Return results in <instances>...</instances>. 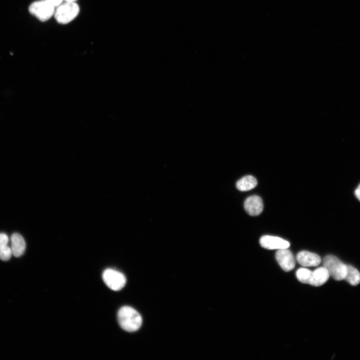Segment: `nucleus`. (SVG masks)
<instances>
[{
	"instance_id": "nucleus-5",
	"label": "nucleus",
	"mask_w": 360,
	"mask_h": 360,
	"mask_svg": "<svg viewBox=\"0 0 360 360\" xmlns=\"http://www.w3.org/2000/svg\"><path fill=\"white\" fill-rule=\"evenodd\" d=\"M102 280L108 288L114 291L122 289L126 284V278L124 275L112 268L104 270L102 275Z\"/></svg>"
},
{
	"instance_id": "nucleus-16",
	"label": "nucleus",
	"mask_w": 360,
	"mask_h": 360,
	"mask_svg": "<svg viewBox=\"0 0 360 360\" xmlns=\"http://www.w3.org/2000/svg\"><path fill=\"white\" fill-rule=\"evenodd\" d=\"M8 242V236L4 233H0V248L7 246Z\"/></svg>"
},
{
	"instance_id": "nucleus-13",
	"label": "nucleus",
	"mask_w": 360,
	"mask_h": 360,
	"mask_svg": "<svg viewBox=\"0 0 360 360\" xmlns=\"http://www.w3.org/2000/svg\"><path fill=\"white\" fill-rule=\"evenodd\" d=\"M344 280L352 286L358 285L360 282V273L354 266H347Z\"/></svg>"
},
{
	"instance_id": "nucleus-11",
	"label": "nucleus",
	"mask_w": 360,
	"mask_h": 360,
	"mask_svg": "<svg viewBox=\"0 0 360 360\" xmlns=\"http://www.w3.org/2000/svg\"><path fill=\"white\" fill-rule=\"evenodd\" d=\"M330 274L327 270L323 266L312 272L309 284L318 286L324 284L328 279Z\"/></svg>"
},
{
	"instance_id": "nucleus-12",
	"label": "nucleus",
	"mask_w": 360,
	"mask_h": 360,
	"mask_svg": "<svg viewBox=\"0 0 360 360\" xmlns=\"http://www.w3.org/2000/svg\"><path fill=\"white\" fill-rule=\"evenodd\" d=\"M257 185L256 178L252 176H246L239 180L236 184V188L240 191L250 190Z\"/></svg>"
},
{
	"instance_id": "nucleus-4",
	"label": "nucleus",
	"mask_w": 360,
	"mask_h": 360,
	"mask_svg": "<svg viewBox=\"0 0 360 360\" xmlns=\"http://www.w3.org/2000/svg\"><path fill=\"white\" fill-rule=\"evenodd\" d=\"M29 11L39 20L44 22L54 15L55 7L48 0H40L32 3Z\"/></svg>"
},
{
	"instance_id": "nucleus-9",
	"label": "nucleus",
	"mask_w": 360,
	"mask_h": 360,
	"mask_svg": "<svg viewBox=\"0 0 360 360\" xmlns=\"http://www.w3.org/2000/svg\"><path fill=\"white\" fill-rule=\"evenodd\" d=\"M296 260L299 264L303 266H316L321 262V258L316 254L302 250L296 255Z\"/></svg>"
},
{
	"instance_id": "nucleus-17",
	"label": "nucleus",
	"mask_w": 360,
	"mask_h": 360,
	"mask_svg": "<svg viewBox=\"0 0 360 360\" xmlns=\"http://www.w3.org/2000/svg\"><path fill=\"white\" fill-rule=\"evenodd\" d=\"M55 8L58 7L62 3L64 0H48Z\"/></svg>"
},
{
	"instance_id": "nucleus-1",
	"label": "nucleus",
	"mask_w": 360,
	"mask_h": 360,
	"mask_svg": "<svg viewBox=\"0 0 360 360\" xmlns=\"http://www.w3.org/2000/svg\"><path fill=\"white\" fill-rule=\"evenodd\" d=\"M118 320L120 326L128 332L138 330L142 321L140 314L129 306H124L120 308L118 312Z\"/></svg>"
},
{
	"instance_id": "nucleus-14",
	"label": "nucleus",
	"mask_w": 360,
	"mask_h": 360,
	"mask_svg": "<svg viewBox=\"0 0 360 360\" xmlns=\"http://www.w3.org/2000/svg\"><path fill=\"white\" fill-rule=\"evenodd\" d=\"M312 274V271L308 268H302L297 270L296 276L301 282L309 284Z\"/></svg>"
},
{
	"instance_id": "nucleus-10",
	"label": "nucleus",
	"mask_w": 360,
	"mask_h": 360,
	"mask_svg": "<svg viewBox=\"0 0 360 360\" xmlns=\"http://www.w3.org/2000/svg\"><path fill=\"white\" fill-rule=\"evenodd\" d=\"M10 240L12 255L16 257L21 256L24 253L26 247L24 238L20 234L14 233L12 235Z\"/></svg>"
},
{
	"instance_id": "nucleus-3",
	"label": "nucleus",
	"mask_w": 360,
	"mask_h": 360,
	"mask_svg": "<svg viewBox=\"0 0 360 360\" xmlns=\"http://www.w3.org/2000/svg\"><path fill=\"white\" fill-rule=\"evenodd\" d=\"M323 266L328 271L330 276L335 280H344L347 265H346L337 257L328 255L323 260Z\"/></svg>"
},
{
	"instance_id": "nucleus-6",
	"label": "nucleus",
	"mask_w": 360,
	"mask_h": 360,
	"mask_svg": "<svg viewBox=\"0 0 360 360\" xmlns=\"http://www.w3.org/2000/svg\"><path fill=\"white\" fill-rule=\"evenodd\" d=\"M276 258L282 268L285 272H289L295 266L294 258L288 248L278 250L276 253Z\"/></svg>"
},
{
	"instance_id": "nucleus-8",
	"label": "nucleus",
	"mask_w": 360,
	"mask_h": 360,
	"mask_svg": "<svg viewBox=\"0 0 360 360\" xmlns=\"http://www.w3.org/2000/svg\"><path fill=\"white\" fill-rule=\"evenodd\" d=\"M244 208L250 216H258L262 212L264 208L262 199L256 195L250 196L245 200Z\"/></svg>"
},
{
	"instance_id": "nucleus-19",
	"label": "nucleus",
	"mask_w": 360,
	"mask_h": 360,
	"mask_svg": "<svg viewBox=\"0 0 360 360\" xmlns=\"http://www.w3.org/2000/svg\"><path fill=\"white\" fill-rule=\"evenodd\" d=\"M66 2H76L77 0H64Z\"/></svg>"
},
{
	"instance_id": "nucleus-2",
	"label": "nucleus",
	"mask_w": 360,
	"mask_h": 360,
	"mask_svg": "<svg viewBox=\"0 0 360 360\" xmlns=\"http://www.w3.org/2000/svg\"><path fill=\"white\" fill-rule=\"evenodd\" d=\"M80 8L76 2H66L56 7L54 16L60 24H66L72 22L78 15Z\"/></svg>"
},
{
	"instance_id": "nucleus-15",
	"label": "nucleus",
	"mask_w": 360,
	"mask_h": 360,
	"mask_svg": "<svg viewBox=\"0 0 360 360\" xmlns=\"http://www.w3.org/2000/svg\"><path fill=\"white\" fill-rule=\"evenodd\" d=\"M12 255L11 248L6 246L0 248V259L4 261L8 260Z\"/></svg>"
},
{
	"instance_id": "nucleus-18",
	"label": "nucleus",
	"mask_w": 360,
	"mask_h": 360,
	"mask_svg": "<svg viewBox=\"0 0 360 360\" xmlns=\"http://www.w3.org/2000/svg\"><path fill=\"white\" fill-rule=\"evenodd\" d=\"M355 195L357 198L360 200V184L355 190Z\"/></svg>"
},
{
	"instance_id": "nucleus-7",
	"label": "nucleus",
	"mask_w": 360,
	"mask_h": 360,
	"mask_svg": "<svg viewBox=\"0 0 360 360\" xmlns=\"http://www.w3.org/2000/svg\"><path fill=\"white\" fill-rule=\"evenodd\" d=\"M260 243L262 248L268 250L286 248L290 246L288 241L280 237L269 235L262 236L260 238Z\"/></svg>"
}]
</instances>
